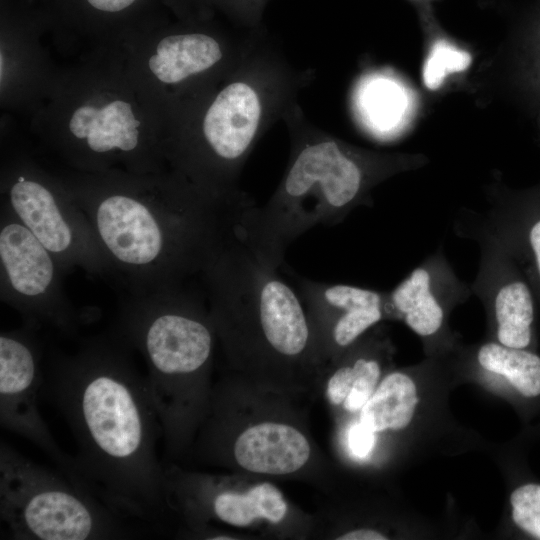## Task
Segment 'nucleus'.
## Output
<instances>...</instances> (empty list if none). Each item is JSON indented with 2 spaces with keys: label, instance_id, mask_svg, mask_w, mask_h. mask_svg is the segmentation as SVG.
Masks as SVG:
<instances>
[{
  "label": "nucleus",
  "instance_id": "412c9836",
  "mask_svg": "<svg viewBox=\"0 0 540 540\" xmlns=\"http://www.w3.org/2000/svg\"><path fill=\"white\" fill-rule=\"evenodd\" d=\"M381 366L376 358L356 357L351 364L338 368L330 377L327 396L334 405L343 403L349 412L361 410L375 391Z\"/></svg>",
  "mask_w": 540,
  "mask_h": 540
},
{
  "label": "nucleus",
  "instance_id": "20e7f679",
  "mask_svg": "<svg viewBox=\"0 0 540 540\" xmlns=\"http://www.w3.org/2000/svg\"><path fill=\"white\" fill-rule=\"evenodd\" d=\"M314 77L266 33L230 74L168 113V167L213 198L243 200L239 179L251 152Z\"/></svg>",
  "mask_w": 540,
  "mask_h": 540
},
{
  "label": "nucleus",
  "instance_id": "423d86ee",
  "mask_svg": "<svg viewBox=\"0 0 540 540\" xmlns=\"http://www.w3.org/2000/svg\"><path fill=\"white\" fill-rule=\"evenodd\" d=\"M116 332L143 357L146 383L166 450L183 442L191 384L211 361L215 327L195 292L184 285L133 293L122 303ZM190 419V416H189Z\"/></svg>",
  "mask_w": 540,
  "mask_h": 540
},
{
  "label": "nucleus",
  "instance_id": "f8f14e48",
  "mask_svg": "<svg viewBox=\"0 0 540 540\" xmlns=\"http://www.w3.org/2000/svg\"><path fill=\"white\" fill-rule=\"evenodd\" d=\"M44 37L23 0H0V107L5 115L29 119L55 86L62 66Z\"/></svg>",
  "mask_w": 540,
  "mask_h": 540
},
{
  "label": "nucleus",
  "instance_id": "9d476101",
  "mask_svg": "<svg viewBox=\"0 0 540 540\" xmlns=\"http://www.w3.org/2000/svg\"><path fill=\"white\" fill-rule=\"evenodd\" d=\"M64 272L55 257L1 202L0 298L32 328L51 327L74 334L94 320L92 309H77L62 286Z\"/></svg>",
  "mask_w": 540,
  "mask_h": 540
},
{
  "label": "nucleus",
  "instance_id": "0eeeda50",
  "mask_svg": "<svg viewBox=\"0 0 540 540\" xmlns=\"http://www.w3.org/2000/svg\"><path fill=\"white\" fill-rule=\"evenodd\" d=\"M266 33L236 28L217 16L198 22L173 18L120 50L134 78L167 118L237 68Z\"/></svg>",
  "mask_w": 540,
  "mask_h": 540
},
{
  "label": "nucleus",
  "instance_id": "2eb2a0df",
  "mask_svg": "<svg viewBox=\"0 0 540 540\" xmlns=\"http://www.w3.org/2000/svg\"><path fill=\"white\" fill-rule=\"evenodd\" d=\"M471 295L470 284L457 276L440 247L386 291L387 316L402 319L422 338H432L443 330L449 311Z\"/></svg>",
  "mask_w": 540,
  "mask_h": 540
},
{
  "label": "nucleus",
  "instance_id": "f257e3e1",
  "mask_svg": "<svg viewBox=\"0 0 540 540\" xmlns=\"http://www.w3.org/2000/svg\"><path fill=\"white\" fill-rule=\"evenodd\" d=\"M131 349L116 332L90 337L72 353L51 352L41 395L74 437L82 482L117 513L157 525L167 506L157 456L162 428Z\"/></svg>",
  "mask_w": 540,
  "mask_h": 540
},
{
  "label": "nucleus",
  "instance_id": "6ab92c4d",
  "mask_svg": "<svg viewBox=\"0 0 540 540\" xmlns=\"http://www.w3.org/2000/svg\"><path fill=\"white\" fill-rule=\"evenodd\" d=\"M209 507L218 520L238 527L261 518L278 523L287 512L282 493L270 483L258 484L246 493L221 490L211 495Z\"/></svg>",
  "mask_w": 540,
  "mask_h": 540
},
{
  "label": "nucleus",
  "instance_id": "c85d7f7f",
  "mask_svg": "<svg viewBox=\"0 0 540 540\" xmlns=\"http://www.w3.org/2000/svg\"><path fill=\"white\" fill-rule=\"evenodd\" d=\"M338 540H386L382 533L372 529H357L347 532L337 538Z\"/></svg>",
  "mask_w": 540,
  "mask_h": 540
},
{
  "label": "nucleus",
  "instance_id": "dca6fc26",
  "mask_svg": "<svg viewBox=\"0 0 540 540\" xmlns=\"http://www.w3.org/2000/svg\"><path fill=\"white\" fill-rule=\"evenodd\" d=\"M297 282L299 294L311 311L330 321V339L338 348L353 344L387 316L385 291L300 277Z\"/></svg>",
  "mask_w": 540,
  "mask_h": 540
},
{
  "label": "nucleus",
  "instance_id": "cd10ccee",
  "mask_svg": "<svg viewBox=\"0 0 540 540\" xmlns=\"http://www.w3.org/2000/svg\"><path fill=\"white\" fill-rule=\"evenodd\" d=\"M526 239L536 266V271L540 277V218L531 224L527 230Z\"/></svg>",
  "mask_w": 540,
  "mask_h": 540
},
{
  "label": "nucleus",
  "instance_id": "b1692460",
  "mask_svg": "<svg viewBox=\"0 0 540 540\" xmlns=\"http://www.w3.org/2000/svg\"><path fill=\"white\" fill-rule=\"evenodd\" d=\"M512 518L528 534L540 539V484H525L510 496Z\"/></svg>",
  "mask_w": 540,
  "mask_h": 540
},
{
  "label": "nucleus",
  "instance_id": "7ed1b4c3",
  "mask_svg": "<svg viewBox=\"0 0 540 540\" xmlns=\"http://www.w3.org/2000/svg\"><path fill=\"white\" fill-rule=\"evenodd\" d=\"M27 130L43 153L69 169L169 168L166 115L134 78L120 48L89 51L62 66Z\"/></svg>",
  "mask_w": 540,
  "mask_h": 540
},
{
  "label": "nucleus",
  "instance_id": "aec40b11",
  "mask_svg": "<svg viewBox=\"0 0 540 540\" xmlns=\"http://www.w3.org/2000/svg\"><path fill=\"white\" fill-rule=\"evenodd\" d=\"M484 370L505 377L525 397L540 395V357L498 342L481 345L476 353Z\"/></svg>",
  "mask_w": 540,
  "mask_h": 540
},
{
  "label": "nucleus",
  "instance_id": "39448f33",
  "mask_svg": "<svg viewBox=\"0 0 540 540\" xmlns=\"http://www.w3.org/2000/svg\"><path fill=\"white\" fill-rule=\"evenodd\" d=\"M282 120L290 137L284 175L263 205L250 204L235 229L255 254L278 269L287 247L316 225L342 222L356 207L369 203V191L392 172L384 156L347 145L310 122L296 102Z\"/></svg>",
  "mask_w": 540,
  "mask_h": 540
},
{
  "label": "nucleus",
  "instance_id": "9b49d317",
  "mask_svg": "<svg viewBox=\"0 0 540 540\" xmlns=\"http://www.w3.org/2000/svg\"><path fill=\"white\" fill-rule=\"evenodd\" d=\"M52 46L76 58L120 48L173 17L161 0H23Z\"/></svg>",
  "mask_w": 540,
  "mask_h": 540
},
{
  "label": "nucleus",
  "instance_id": "f03ea898",
  "mask_svg": "<svg viewBox=\"0 0 540 540\" xmlns=\"http://www.w3.org/2000/svg\"><path fill=\"white\" fill-rule=\"evenodd\" d=\"M55 171L85 213L111 269L130 294L183 285L253 200L213 198L176 171Z\"/></svg>",
  "mask_w": 540,
  "mask_h": 540
},
{
  "label": "nucleus",
  "instance_id": "f3484780",
  "mask_svg": "<svg viewBox=\"0 0 540 540\" xmlns=\"http://www.w3.org/2000/svg\"><path fill=\"white\" fill-rule=\"evenodd\" d=\"M233 455L242 468L282 475L299 470L309 459L310 445L296 428L274 422L247 428L235 440Z\"/></svg>",
  "mask_w": 540,
  "mask_h": 540
},
{
  "label": "nucleus",
  "instance_id": "a878e982",
  "mask_svg": "<svg viewBox=\"0 0 540 540\" xmlns=\"http://www.w3.org/2000/svg\"><path fill=\"white\" fill-rule=\"evenodd\" d=\"M174 19L198 22L217 16L213 0H161Z\"/></svg>",
  "mask_w": 540,
  "mask_h": 540
},
{
  "label": "nucleus",
  "instance_id": "4468645a",
  "mask_svg": "<svg viewBox=\"0 0 540 540\" xmlns=\"http://www.w3.org/2000/svg\"><path fill=\"white\" fill-rule=\"evenodd\" d=\"M456 233L480 247L479 268L470 284L491 314L497 342L525 349L531 342L534 302L528 285L514 274L508 253L491 237L474 228L456 224Z\"/></svg>",
  "mask_w": 540,
  "mask_h": 540
},
{
  "label": "nucleus",
  "instance_id": "ddd939ff",
  "mask_svg": "<svg viewBox=\"0 0 540 540\" xmlns=\"http://www.w3.org/2000/svg\"><path fill=\"white\" fill-rule=\"evenodd\" d=\"M36 329L27 325L0 334V424L44 451L63 473L87 487L74 457L57 445L39 411L43 372Z\"/></svg>",
  "mask_w": 540,
  "mask_h": 540
},
{
  "label": "nucleus",
  "instance_id": "1a4fd4ad",
  "mask_svg": "<svg viewBox=\"0 0 540 540\" xmlns=\"http://www.w3.org/2000/svg\"><path fill=\"white\" fill-rule=\"evenodd\" d=\"M13 121L1 117V202L50 251L64 274L81 268L92 276H111L85 213L55 169L13 134Z\"/></svg>",
  "mask_w": 540,
  "mask_h": 540
},
{
  "label": "nucleus",
  "instance_id": "393cba45",
  "mask_svg": "<svg viewBox=\"0 0 540 540\" xmlns=\"http://www.w3.org/2000/svg\"><path fill=\"white\" fill-rule=\"evenodd\" d=\"M269 0H213L217 14L236 28L248 31L265 29L262 18Z\"/></svg>",
  "mask_w": 540,
  "mask_h": 540
},
{
  "label": "nucleus",
  "instance_id": "6e6552de",
  "mask_svg": "<svg viewBox=\"0 0 540 540\" xmlns=\"http://www.w3.org/2000/svg\"><path fill=\"white\" fill-rule=\"evenodd\" d=\"M63 471L50 470L1 441L0 517L18 540L126 539V517Z\"/></svg>",
  "mask_w": 540,
  "mask_h": 540
},
{
  "label": "nucleus",
  "instance_id": "bb28decb",
  "mask_svg": "<svg viewBox=\"0 0 540 540\" xmlns=\"http://www.w3.org/2000/svg\"><path fill=\"white\" fill-rule=\"evenodd\" d=\"M375 432L360 421L353 424L348 433V445L351 453L358 458L369 455L375 444Z\"/></svg>",
  "mask_w": 540,
  "mask_h": 540
},
{
  "label": "nucleus",
  "instance_id": "5701e85b",
  "mask_svg": "<svg viewBox=\"0 0 540 540\" xmlns=\"http://www.w3.org/2000/svg\"><path fill=\"white\" fill-rule=\"evenodd\" d=\"M471 63V55L444 39L437 40L423 67V81L430 90L438 89L444 79L452 73L466 70Z\"/></svg>",
  "mask_w": 540,
  "mask_h": 540
},
{
  "label": "nucleus",
  "instance_id": "a211bd4d",
  "mask_svg": "<svg viewBox=\"0 0 540 540\" xmlns=\"http://www.w3.org/2000/svg\"><path fill=\"white\" fill-rule=\"evenodd\" d=\"M414 381L402 372L388 374L360 410V422L373 432L407 427L418 404Z\"/></svg>",
  "mask_w": 540,
  "mask_h": 540
},
{
  "label": "nucleus",
  "instance_id": "4be33fe9",
  "mask_svg": "<svg viewBox=\"0 0 540 540\" xmlns=\"http://www.w3.org/2000/svg\"><path fill=\"white\" fill-rule=\"evenodd\" d=\"M364 105L369 118L379 128L389 129L399 123L407 108V97L395 83L379 80L371 83Z\"/></svg>",
  "mask_w": 540,
  "mask_h": 540
}]
</instances>
